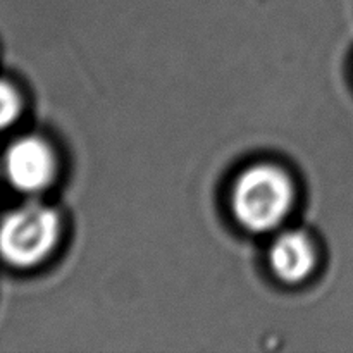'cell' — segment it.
<instances>
[{
  "label": "cell",
  "mask_w": 353,
  "mask_h": 353,
  "mask_svg": "<svg viewBox=\"0 0 353 353\" xmlns=\"http://www.w3.org/2000/svg\"><path fill=\"white\" fill-rule=\"evenodd\" d=\"M3 174L14 190L37 193L47 188L55 176V155L50 145L38 137L14 140L3 154Z\"/></svg>",
  "instance_id": "cell-3"
},
{
  "label": "cell",
  "mask_w": 353,
  "mask_h": 353,
  "mask_svg": "<svg viewBox=\"0 0 353 353\" xmlns=\"http://www.w3.org/2000/svg\"><path fill=\"white\" fill-rule=\"evenodd\" d=\"M61 224L50 207L24 203L0 221V259L14 268L40 264L57 245Z\"/></svg>",
  "instance_id": "cell-2"
},
{
  "label": "cell",
  "mask_w": 353,
  "mask_h": 353,
  "mask_svg": "<svg viewBox=\"0 0 353 353\" xmlns=\"http://www.w3.org/2000/svg\"><path fill=\"white\" fill-rule=\"evenodd\" d=\"M21 112V99L17 90L7 81L0 79V131L16 123Z\"/></svg>",
  "instance_id": "cell-5"
},
{
  "label": "cell",
  "mask_w": 353,
  "mask_h": 353,
  "mask_svg": "<svg viewBox=\"0 0 353 353\" xmlns=\"http://www.w3.org/2000/svg\"><path fill=\"white\" fill-rule=\"evenodd\" d=\"M272 272L285 283H300L316 265V250L309 238L300 231L279 234L269 248Z\"/></svg>",
  "instance_id": "cell-4"
},
{
  "label": "cell",
  "mask_w": 353,
  "mask_h": 353,
  "mask_svg": "<svg viewBox=\"0 0 353 353\" xmlns=\"http://www.w3.org/2000/svg\"><path fill=\"white\" fill-rule=\"evenodd\" d=\"M293 183L283 169L257 164L234 181L231 209L245 230L265 233L285 221L293 207Z\"/></svg>",
  "instance_id": "cell-1"
}]
</instances>
